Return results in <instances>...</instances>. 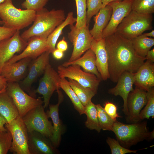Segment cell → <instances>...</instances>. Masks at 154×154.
Here are the masks:
<instances>
[{
    "label": "cell",
    "instance_id": "7dc6e473",
    "mask_svg": "<svg viewBox=\"0 0 154 154\" xmlns=\"http://www.w3.org/2000/svg\"><path fill=\"white\" fill-rule=\"evenodd\" d=\"M144 36L147 37H154V30H152V31L149 33L142 34Z\"/></svg>",
    "mask_w": 154,
    "mask_h": 154
},
{
    "label": "cell",
    "instance_id": "277c9868",
    "mask_svg": "<svg viewBox=\"0 0 154 154\" xmlns=\"http://www.w3.org/2000/svg\"><path fill=\"white\" fill-rule=\"evenodd\" d=\"M36 12L33 10H21L16 7L12 0L0 4V18L3 26L20 30L31 25L34 21Z\"/></svg>",
    "mask_w": 154,
    "mask_h": 154
},
{
    "label": "cell",
    "instance_id": "836d02e7",
    "mask_svg": "<svg viewBox=\"0 0 154 154\" xmlns=\"http://www.w3.org/2000/svg\"><path fill=\"white\" fill-rule=\"evenodd\" d=\"M77 17L75 26L78 28L85 27L86 23V0H75Z\"/></svg>",
    "mask_w": 154,
    "mask_h": 154
},
{
    "label": "cell",
    "instance_id": "7402d4cb",
    "mask_svg": "<svg viewBox=\"0 0 154 154\" xmlns=\"http://www.w3.org/2000/svg\"><path fill=\"white\" fill-rule=\"evenodd\" d=\"M58 95V100L57 104L55 105L49 104V110L46 114L48 118H50L53 124V132L51 141L55 147L58 146L60 142L61 136L62 131V127L59 115V107L63 99V95L59 89L56 91Z\"/></svg>",
    "mask_w": 154,
    "mask_h": 154
},
{
    "label": "cell",
    "instance_id": "c3c4849f",
    "mask_svg": "<svg viewBox=\"0 0 154 154\" xmlns=\"http://www.w3.org/2000/svg\"><path fill=\"white\" fill-rule=\"evenodd\" d=\"M3 22L1 21L0 20V25H3Z\"/></svg>",
    "mask_w": 154,
    "mask_h": 154
},
{
    "label": "cell",
    "instance_id": "cb8c5ba5",
    "mask_svg": "<svg viewBox=\"0 0 154 154\" xmlns=\"http://www.w3.org/2000/svg\"><path fill=\"white\" fill-rule=\"evenodd\" d=\"M71 65H78L84 71L94 74L101 81L102 80L96 67L95 55L91 48L87 50L82 56L78 59L70 62H65L62 64L65 67Z\"/></svg>",
    "mask_w": 154,
    "mask_h": 154
},
{
    "label": "cell",
    "instance_id": "ac0fdd59",
    "mask_svg": "<svg viewBox=\"0 0 154 154\" xmlns=\"http://www.w3.org/2000/svg\"><path fill=\"white\" fill-rule=\"evenodd\" d=\"M28 144L30 154H54L58 152L49 139L37 131L28 132Z\"/></svg>",
    "mask_w": 154,
    "mask_h": 154
},
{
    "label": "cell",
    "instance_id": "f1b7e54d",
    "mask_svg": "<svg viewBox=\"0 0 154 154\" xmlns=\"http://www.w3.org/2000/svg\"><path fill=\"white\" fill-rule=\"evenodd\" d=\"M84 110L87 117L85 122L86 127L90 130H95L100 132L101 129L98 118L96 105L91 100L90 101L84 106Z\"/></svg>",
    "mask_w": 154,
    "mask_h": 154
},
{
    "label": "cell",
    "instance_id": "d6a6232c",
    "mask_svg": "<svg viewBox=\"0 0 154 154\" xmlns=\"http://www.w3.org/2000/svg\"><path fill=\"white\" fill-rule=\"evenodd\" d=\"M147 92V101L143 110L140 112L139 118L141 120L145 119H149L150 117H154V89L152 87Z\"/></svg>",
    "mask_w": 154,
    "mask_h": 154
},
{
    "label": "cell",
    "instance_id": "681fc988",
    "mask_svg": "<svg viewBox=\"0 0 154 154\" xmlns=\"http://www.w3.org/2000/svg\"><path fill=\"white\" fill-rule=\"evenodd\" d=\"M7 0H0V4Z\"/></svg>",
    "mask_w": 154,
    "mask_h": 154
},
{
    "label": "cell",
    "instance_id": "f546056e",
    "mask_svg": "<svg viewBox=\"0 0 154 154\" xmlns=\"http://www.w3.org/2000/svg\"><path fill=\"white\" fill-rule=\"evenodd\" d=\"M59 87L62 88L69 97L75 109L80 115L85 114L84 106L82 104L76 94L65 78H60Z\"/></svg>",
    "mask_w": 154,
    "mask_h": 154
},
{
    "label": "cell",
    "instance_id": "83f0119b",
    "mask_svg": "<svg viewBox=\"0 0 154 154\" xmlns=\"http://www.w3.org/2000/svg\"><path fill=\"white\" fill-rule=\"evenodd\" d=\"M69 85L72 89L83 105L85 106L96 93L91 88L85 87L76 81L68 78Z\"/></svg>",
    "mask_w": 154,
    "mask_h": 154
},
{
    "label": "cell",
    "instance_id": "5b68a950",
    "mask_svg": "<svg viewBox=\"0 0 154 154\" xmlns=\"http://www.w3.org/2000/svg\"><path fill=\"white\" fill-rule=\"evenodd\" d=\"M152 14H144L131 10L117 27L116 33L129 40L153 28Z\"/></svg>",
    "mask_w": 154,
    "mask_h": 154
},
{
    "label": "cell",
    "instance_id": "f6af8a7d",
    "mask_svg": "<svg viewBox=\"0 0 154 154\" xmlns=\"http://www.w3.org/2000/svg\"><path fill=\"white\" fill-rule=\"evenodd\" d=\"M7 84L5 79L0 75V91L6 88Z\"/></svg>",
    "mask_w": 154,
    "mask_h": 154
},
{
    "label": "cell",
    "instance_id": "60d3db41",
    "mask_svg": "<svg viewBox=\"0 0 154 154\" xmlns=\"http://www.w3.org/2000/svg\"><path fill=\"white\" fill-rule=\"evenodd\" d=\"M57 49L63 52L67 50L68 48V44L64 38L57 43Z\"/></svg>",
    "mask_w": 154,
    "mask_h": 154
},
{
    "label": "cell",
    "instance_id": "484cf974",
    "mask_svg": "<svg viewBox=\"0 0 154 154\" xmlns=\"http://www.w3.org/2000/svg\"><path fill=\"white\" fill-rule=\"evenodd\" d=\"M76 18L74 16L73 13L69 12L65 19L46 38V42L48 51L52 53L56 49L55 46L57 41L62 33L64 28L68 25L73 24L76 22Z\"/></svg>",
    "mask_w": 154,
    "mask_h": 154
},
{
    "label": "cell",
    "instance_id": "e575fe53",
    "mask_svg": "<svg viewBox=\"0 0 154 154\" xmlns=\"http://www.w3.org/2000/svg\"><path fill=\"white\" fill-rule=\"evenodd\" d=\"M102 8V0H86L87 25H89L92 17Z\"/></svg>",
    "mask_w": 154,
    "mask_h": 154
},
{
    "label": "cell",
    "instance_id": "7bdbcfd3",
    "mask_svg": "<svg viewBox=\"0 0 154 154\" xmlns=\"http://www.w3.org/2000/svg\"><path fill=\"white\" fill-rule=\"evenodd\" d=\"M63 52L60 50L56 48L52 53L55 58L57 59H60L63 57Z\"/></svg>",
    "mask_w": 154,
    "mask_h": 154
},
{
    "label": "cell",
    "instance_id": "6da1fadb",
    "mask_svg": "<svg viewBox=\"0 0 154 154\" xmlns=\"http://www.w3.org/2000/svg\"><path fill=\"white\" fill-rule=\"evenodd\" d=\"M104 39L109 78L112 82H117L125 72L135 73L146 60L136 53L130 40L116 33Z\"/></svg>",
    "mask_w": 154,
    "mask_h": 154
},
{
    "label": "cell",
    "instance_id": "d4e9b609",
    "mask_svg": "<svg viewBox=\"0 0 154 154\" xmlns=\"http://www.w3.org/2000/svg\"><path fill=\"white\" fill-rule=\"evenodd\" d=\"M0 113L5 118L8 123L19 116L18 110L6 89L0 93Z\"/></svg>",
    "mask_w": 154,
    "mask_h": 154
},
{
    "label": "cell",
    "instance_id": "8d00e7d4",
    "mask_svg": "<svg viewBox=\"0 0 154 154\" xmlns=\"http://www.w3.org/2000/svg\"><path fill=\"white\" fill-rule=\"evenodd\" d=\"M106 142L110 147L112 154H125L131 153H137L138 150H131L125 148L121 146L117 140L110 137H108Z\"/></svg>",
    "mask_w": 154,
    "mask_h": 154
},
{
    "label": "cell",
    "instance_id": "d590c367",
    "mask_svg": "<svg viewBox=\"0 0 154 154\" xmlns=\"http://www.w3.org/2000/svg\"><path fill=\"white\" fill-rule=\"evenodd\" d=\"M12 141V135L7 129L0 131V154L7 153L11 147Z\"/></svg>",
    "mask_w": 154,
    "mask_h": 154
},
{
    "label": "cell",
    "instance_id": "7a4b0ae2",
    "mask_svg": "<svg viewBox=\"0 0 154 154\" xmlns=\"http://www.w3.org/2000/svg\"><path fill=\"white\" fill-rule=\"evenodd\" d=\"M66 18L64 11L62 9H53L49 11L44 7L36 12L33 25L24 31L21 37L26 41L34 36L46 39Z\"/></svg>",
    "mask_w": 154,
    "mask_h": 154
},
{
    "label": "cell",
    "instance_id": "74e56055",
    "mask_svg": "<svg viewBox=\"0 0 154 154\" xmlns=\"http://www.w3.org/2000/svg\"><path fill=\"white\" fill-rule=\"evenodd\" d=\"M49 0H25L21 4L22 7L27 9L36 12L42 9Z\"/></svg>",
    "mask_w": 154,
    "mask_h": 154
},
{
    "label": "cell",
    "instance_id": "ab89813d",
    "mask_svg": "<svg viewBox=\"0 0 154 154\" xmlns=\"http://www.w3.org/2000/svg\"><path fill=\"white\" fill-rule=\"evenodd\" d=\"M17 30L4 26H0V42L5 39L11 37Z\"/></svg>",
    "mask_w": 154,
    "mask_h": 154
},
{
    "label": "cell",
    "instance_id": "9c48e42d",
    "mask_svg": "<svg viewBox=\"0 0 154 154\" xmlns=\"http://www.w3.org/2000/svg\"><path fill=\"white\" fill-rule=\"evenodd\" d=\"M69 26L70 31L68 33V37L73 48L68 62L78 59L90 48L93 40L89 29V25L80 28H77L74 24Z\"/></svg>",
    "mask_w": 154,
    "mask_h": 154
},
{
    "label": "cell",
    "instance_id": "4316f807",
    "mask_svg": "<svg viewBox=\"0 0 154 154\" xmlns=\"http://www.w3.org/2000/svg\"><path fill=\"white\" fill-rule=\"evenodd\" d=\"M136 53L145 57L147 52L154 45V38H149L142 34L130 40Z\"/></svg>",
    "mask_w": 154,
    "mask_h": 154
},
{
    "label": "cell",
    "instance_id": "9a60e30c",
    "mask_svg": "<svg viewBox=\"0 0 154 154\" xmlns=\"http://www.w3.org/2000/svg\"><path fill=\"white\" fill-rule=\"evenodd\" d=\"M50 54L48 51H46L32 60L27 75L19 84L21 88L29 92L30 95L33 83L44 73L46 66L49 63Z\"/></svg>",
    "mask_w": 154,
    "mask_h": 154
},
{
    "label": "cell",
    "instance_id": "603a6c76",
    "mask_svg": "<svg viewBox=\"0 0 154 154\" xmlns=\"http://www.w3.org/2000/svg\"><path fill=\"white\" fill-rule=\"evenodd\" d=\"M112 13V8L108 4L101 8L95 15L94 18V23L93 27L90 30L93 39L98 40L102 38L103 31L109 22Z\"/></svg>",
    "mask_w": 154,
    "mask_h": 154
},
{
    "label": "cell",
    "instance_id": "ffe728a7",
    "mask_svg": "<svg viewBox=\"0 0 154 154\" xmlns=\"http://www.w3.org/2000/svg\"><path fill=\"white\" fill-rule=\"evenodd\" d=\"M90 48L95 55L96 67L102 80H106L109 79L108 56L104 38L98 40L93 39Z\"/></svg>",
    "mask_w": 154,
    "mask_h": 154
},
{
    "label": "cell",
    "instance_id": "5bb4252c",
    "mask_svg": "<svg viewBox=\"0 0 154 154\" xmlns=\"http://www.w3.org/2000/svg\"><path fill=\"white\" fill-rule=\"evenodd\" d=\"M147 101V92L136 86L135 88L129 93L127 98L128 114L126 118L127 122L134 123L141 121L139 114Z\"/></svg>",
    "mask_w": 154,
    "mask_h": 154
},
{
    "label": "cell",
    "instance_id": "1f68e13d",
    "mask_svg": "<svg viewBox=\"0 0 154 154\" xmlns=\"http://www.w3.org/2000/svg\"><path fill=\"white\" fill-rule=\"evenodd\" d=\"M96 106L98 118L101 129L103 130L112 131L115 121L107 114L100 105H96Z\"/></svg>",
    "mask_w": 154,
    "mask_h": 154
},
{
    "label": "cell",
    "instance_id": "52a82bcc",
    "mask_svg": "<svg viewBox=\"0 0 154 154\" xmlns=\"http://www.w3.org/2000/svg\"><path fill=\"white\" fill-rule=\"evenodd\" d=\"M5 126L12 137L10 151L14 154H30L28 147V132L22 117L19 116Z\"/></svg>",
    "mask_w": 154,
    "mask_h": 154
},
{
    "label": "cell",
    "instance_id": "30bf717a",
    "mask_svg": "<svg viewBox=\"0 0 154 154\" xmlns=\"http://www.w3.org/2000/svg\"><path fill=\"white\" fill-rule=\"evenodd\" d=\"M57 69L60 78L73 80L81 85L91 88L96 94L101 80L94 74L82 70L80 66L77 65L66 67L60 65Z\"/></svg>",
    "mask_w": 154,
    "mask_h": 154
},
{
    "label": "cell",
    "instance_id": "bcb514c9",
    "mask_svg": "<svg viewBox=\"0 0 154 154\" xmlns=\"http://www.w3.org/2000/svg\"><path fill=\"white\" fill-rule=\"evenodd\" d=\"M124 0H102V8L105 7L110 2L115 1H121Z\"/></svg>",
    "mask_w": 154,
    "mask_h": 154
},
{
    "label": "cell",
    "instance_id": "f907efd6",
    "mask_svg": "<svg viewBox=\"0 0 154 154\" xmlns=\"http://www.w3.org/2000/svg\"><path fill=\"white\" fill-rule=\"evenodd\" d=\"M6 88L5 89H3V90H1V91H0V93H1L2 92L4 91H5L6 90Z\"/></svg>",
    "mask_w": 154,
    "mask_h": 154
},
{
    "label": "cell",
    "instance_id": "4dcf8cb0",
    "mask_svg": "<svg viewBox=\"0 0 154 154\" xmlns=\"http://www.w3.org/2000/svg\"><path fill=\"white\" fill-rule=\"evenodd\" d=\"M132 10L144 14L154 13V0H133Z\"/></svg>",
    "mask_w": 154,
    "mask_h": 154
},
{
    "label": "cell",
    "instance_id": "ba28073f",
    "mask_svg": "<svg viewBox=\"0 0 154 154\" xmlns=\"http://www.w3.org/2000/svg\"><path fill=\"white\" fill-rule=\"evenodd\" d=\"M6 91L12 99L21 117L43 103L40 98H36L27 94L18 82H7Z\"/></svg>",
    "mask_w": 154,
    "mask_h": 154
},
{
    "label": "cell",
    "instance_id": "8fae6325",
    "mask_svg": "<svg viewBox=\"0 0 154 154\" xmlns=\"http://www.w3.org/2000/svg\"><path fill=\"white\" fill-rule=\"evenodd\" d=\"M43 73L38 88L32 92V95H35L36 93L42 95L44 98L43 106L45 108L48 106L54 92L60 88V77L49 63L46 66Z\"/></svg>",
    "mask_w": 154,
    "mask_h": 154
},
{
    "label": "cell",
    "instance_id": "e0dca14e",
    "mask_svg": "<svg viewBox=\"0 0 154 154\" xmlns=\"http://www.w3.org/2000/svg\"><path fill=\"white\" fill-rule=\"evenodd\" d=\"M134 73L125 72L118 79L116 85L108 90V93L115 96H119L123 101V111L126 116L128 114L127 99L129 93L134 89Z\"/></svg>",
    "mask_w": 154,
    "mask_h": 154
},
{
    "label": "cell",
    "instance_id": "2e32d148",
    "mask_svg": "<svg viewBox=\"0 0 154 154\" xmlns=\"http://www.w3.org/2000/svg\"><path fill=\"white\" fill-rule=\"evenodd\" d=\"M27 42V45L19 54L15 55L5 64H12L27 57L35 59L48 51L46 39L34 36L30 38Z\"/></svg>",
    "mask_w": 154,
    "mask_h": 154
},
{
    "label": "cell",
    "instance_id": "8992f818",
    "mask_svg": "<svg viewBox=\"0 0 154 154\" xmlns=\"http://www.w3.org/2000/svg\"><path fill=\"white\" fill-rule=\"evenodd\" d=\"M44 108L42 104L41 105L30 110L22 118L28 132L37 131L50 139L53 127L48 119Z\"/></svg>",
    "mask_w": 154,
    "mask_h": 154
},
{
    "label": "cell",
    "instance_id": "3957f363",
    "mask_svg": "<svg viewBox=\"0 0 154 154\" xmlns=\"http://www.w3.org/2000/svg\"><path fill=\"white\" fill-rule=\"evenodd\" d=\"M112 131L115 134L120 144L127 149L144 140L152 139L154 137V130L149 131L145 121L126 124L116 120L114 123Z\"/></svg>",
    "mask_w": 154,
    "mask_h": 154
},
{
    "label": "cell",
    "instance_id": "4fadbf2b",
    "mask_svg": "<svg viewBox=\"0 0 154 154\" xmlns=\"http://www.w3.org/2000/svg\"><path fill=\"white\" fill-rule=\"evenodd\" d=\"M28 42L21 37L19 30H17L11 37L0 42V73L5 63L17 53L21 52Z\"/></svg>",
    "mask_w": 154,
    "mask_h": 154
},
{
    "label": "cell",
    "instance_id": "7c38bea8",
    "mask_svg": "<svg viewBox=\"0 0 154 154\" xmlns=\"http://www.w3.org/2000/svg\"><path fill=\"white\" fill-rule=\"evenodd\" d=\"M132 1H115L108 4L112 8V13L109 22L103 31L102 38H105L116 33L119 25L131 11Z\"/></svg>",
    "mask_w": 154,
    "mask_h": 154
},
{
    "label": "cell",
    "instance_id": "b9f144b4",
    "mask_svg": "<svg viewBox=\"0 0 154 154\" xmlns=\"http://www.w3.org/2000/svg\"><path fill=\"white\" fill-rule=\"evenodd\" d=\"M8 123L5 118L0 113V131H4L7 130L5 125Z\"/></svg>",
    "mask_w": 154,
    "mask_h": 154
},
{
    "label": "cell",
    "instance_id": "ee69618b",
    "mask_svg": "<svg viewBox=\"0 0 154 154\" xmlns=\"http://www.w3.org/2000/svg\"><path fill=\"white\" fill-rule=\"evenodd\" d=\"M146 60L152 62H154V48L149 51L145 57Z\"/></svg>",
    "mask_w": 154,
    "mask_h": 154
},
{
    "label": "cell",
    "instance_id": "f35d334b",
    "mask_svg": "<svg viewBox=\"0 0 154 154\" xmlns=\"http://www.w3.org/2000/svg\"><path fill=\"white\" fill-rule=\"evenodd\" d=\"M104 108L107 114L115 121L117 120V117H121L117 113L116 106L113 103L109 102H106Z\"/></svg>",
    "mask_w": 154,
    "mask_h": 154
},
{
    "label": "cell",
    "instance_id": "44dd1931",
    "mask_svg": "<svg viewBox=\"0 0 154 154\" xmlns=\"http://www.w3.org/2000/svg\"><path fill=\"white\" fill-rule=\"evenodd\" d=\"M145 61L134 73V84L147 91L154 86V64Z\"/></svg>",
    "mask_w": 154,
    "mask_h": 154
},
{
    "label": "cell",
    "instance_id": "d6986e66",
    "mask_svg": "<svg viewBox=\"0 0 154 154\" xmlns=\"http://www.w3.org/2000/svg\"><path fill=\"white\" fill-rule=\"evenodd\" d=\"M32 60L27 57L12 64H5L0 75L5 79L7 82H18L24 77Z\"/></svg>",
    "mask_w": 154,
    "mask_h": 154
}]
</instances>
